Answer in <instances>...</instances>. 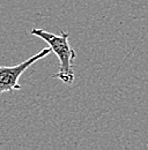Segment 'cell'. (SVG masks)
Wrapping results in <instances>:
<instances>
[{
	"label": "cell",
	"mask_w": 148,
	"mask_h": 150,
	"mask_svg": "<svg viewBox=\"0 0 148 150\" xmlns=\"http://www.w3.org/2000/svg\"><path fill=\"white\" fill-rule=\"evenodd\" d=\"M31 35L42 38L44 42H46L51 51L58 58L59 69L52 76L61 80L65 84H72L74 81L73 60L76 57V53L68 43V33L60 30L59 35H55L46 30L35 28L31 30Z\"/></svg>",
	"instance_id": "6da1fadb"
},
{
	"label": "cell",
	"mask_w": 148,
	"mask_h": 150,
	"mask_svg": "<svg viewBox=\"0 0 148 150\" xmlns=\"http://www.w3.org/2000/svg\"><path fill=\"white\" fill-rule=\"evenodd\" d=\"M51 52L50 47H45L41 50L38 53L28 58L26 61L15 65V66H0V94L9 93L13 94L15 90H20L21 86L18 83V79L31 65H34L39 59L46 57Z\"/></svg>",
	"instance_id": "7a4b0ae2"
}]
</instances>
